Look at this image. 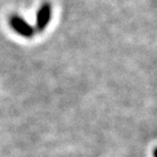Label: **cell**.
<instances>
[{
  "instance_id": "obj_1",
  "label": "cell",
  "mask_w": 157,
  "mask_h": 157,
  "mask_svg": "<svg viewBox=\"0 0 157 157\" xmlns=\"http://www.w3.org/2000/svg\"><path fill=\"white\" fill-rule=\"evenodd\" d=\"M10 26L15 32L27 38H31L34 35L33 27L17 15H14L10 18Z\"/></svg>"
},
{
  "instance_id": "obj_2",
  "label": "cell",
  "mask_w": 157,
  "mask_h": 157,
  "mask_svg": "<svg viewBox=\"0 0 157 157\" xmlns=\"http://www.w3.org/2000/svg\"><path fill=\"white\" fill-rule=\"evenodd\" d=\"M50 18H51V6L49 3H44L40 7L38 14H37L36 28L39 32H42L46 29Z\"/></svg>"
}]
</instances>
